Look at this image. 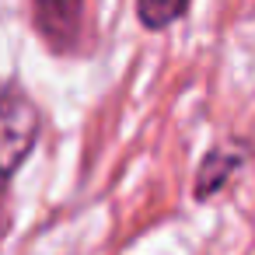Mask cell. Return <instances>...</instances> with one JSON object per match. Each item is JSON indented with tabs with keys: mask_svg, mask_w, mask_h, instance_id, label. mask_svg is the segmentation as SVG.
Wrapping results in <instances>:
<instances>
[{
	"mask_svg": "<svg viewBox=\"0 0 255 255\" xmlns=\"http://www.w3.org/2000/svg\"><path fill=\"white\" fill-rule=\"evenodd\" d=\"M39 133V109L32 98L14 88V84H0V182H7L28 150L35 147Z\"/></svg>",
	"mask_w": 255,
	"mask_h": 255,
	"instance_id": "obj_1",
	"label": "cell"
},
{
	"mask_svg": "<svg viewBox=\"0 0 255 255\" xmlns=\"http://www.w3.org/2000/svg\"><path fill=\"white\" fill-rule=\"evenodd\" d=\"M245 161V150L241 147H217L206 154L203 168H199V178H196V199H210Z\"/></svg>",
	"mask_w": 255,
	"mask_h": 255,
	"instance_id": "obj_2",
	"label": "cell"
},
{
	"mask_svg": "<svg viewBox=\"0 0 255 255\" xmlns=\"http://www.w3.org/2000/svg\"><path fill=\"white\" fill-rule=\"evenodd\" d=\"M185 11H189L185 4H157V0H147V4H140V21L157 32V28H164L168 21L182 18Z\"/></svg>",
	"mask_w": 255,
	"mask_h": 255,
	"instance_id": "obj_3",
	"label": "cell"
}]
</instances>
